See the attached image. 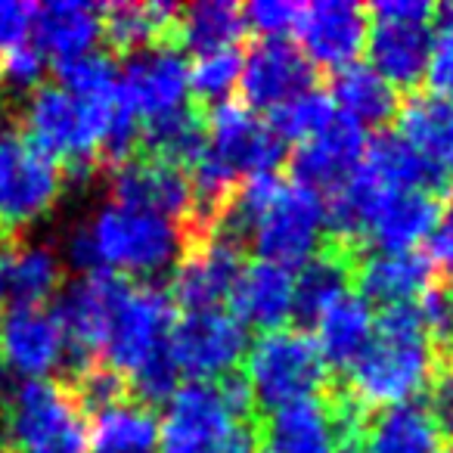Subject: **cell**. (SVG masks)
<instances>
[{"instance_id": "6da1fadb", "label": "cell", "mask_w": 453, "mask_h": 453, "mask_svg": "<svg viewBox=\"0 0 453 453\" xmlns=\"http://www.w3.org/2000/svg\"><path fill=\"white\" fill-rule=\"evenodd\" d=\"M438 372L434 333L419 304L385 308L366 351L348 370V397L360 407H403L432 388Z\"/></svg>"}, {"instance_id": "7a4b0ae2", "label": "cell", "mask_w": 453, "mask_h": 453, "mask_svg": "<svg viewBox=\"0 0 453 453\" xmlns=\"http://www.w3.org/2000/svg\"><path fill=\"white\" fill-rule=\"evenodd\" d=\"M84 234L94 249V258L100 271H112L121 277H152L158 271L177 267V261L187 252L183 226L168 218H158L150 211L125 208L109 202L88 220Z\"/></svg>"}, {"instance_id": "3957f363", "label": "cell", "mask_w": 453, "mask_h": 453, "mask_svg": "<svg viewBox=\"0 0 453 453\" xmlns=\"http://www.w3.org/2000/svg\"><path fill=\"white\" fill-rule=\"evenodd\" d=\"M65 187L63 165L22 134L10 103L0 106V236H19L22 226L44 218Z\"/></svg>"}, {"instance_id": "277c9868", "label": "cell", "mask_w": 453, "mask_h": 453, "mask_svg": "<svg viewBox=\"0 0 453 453\" xmlns=\"http://www.w3.org/2000/svg\"><path fill=\"white\" fill-rule=\"evenodd\" d=\"M326 370L314 335L289 326L261 333L242 357V376L249 379L255 407L267 413L283 403L320 395Z\"/></svg>"}, {"instance_id": "5b68a950", "label": "cell", "mask_w": 453, "mask_h": 453, "mask_svg": "<svg viewBox=\"0 0 453 453\" xmlns=\"http://www.w3.org/2000/svg\"><path fill=\"white\" fill-rule=\"evenodd\" d=\"M360 403L345 395H314L255 422L258 453H351L360 434Z\"/></svg>"}, {"instance_id": "8992f818", "label": "cell", "mask_w": 453, "mask_h": 453, "mask_svg": "<svg viewBox=\"0 0 453 453\" xmlns=\"http://www.w3.org/2000/svg\"><path fill=\"white\" fill-rule=\"evenodd\" d=\"M84 441V416L59 379H22L0 395V447L47 450Z\"/></svg>"}, {"instance_id": "52a82bcc", "label": "cell", "mask_w": 453, "mask_h": 453, "mask_svg": "<svg viewBox=\"0 0 453 453\" xmlns=\"http://www.w3.org/2000/svg\"><path fill=\"white\" fill-rule=\"evenodd\" d=\"M326 230V199L296 180H280L255 218L249 252L292 271L320 252Z\"/></svg>"}, {"instance_id": "ba28073f", "label": "cell", "mask_w": 453, "mask_h": 453, "mask_svg": "<svg viewBox=\"0 0 453 453\" xmlns=\"http://www.w3.org/2000/svg\"><path fill=\"white\" fill-rule=\"evenodd\" d=\"M372 13L366 53L370 65L391 88H416L432 59V4L426 0H379Z\"/></svg>"}, {"instance_id": "9c48e42d", "label": "cell", "mask_w": 453, "mask_h": 453, "mask_svg": "<svg viewBox=\"0 0 453 453\" xmlns=\"http://www.w3.org/2000/svg\"><path fill=\"white\" fill-rule=\"evenodd\" d=\"M348 196L357 211L360 242H370L372 252H407L428 240L438 220V199L426 189H382L366 174L351 177Z\"/></svg>"}, {"instance_id": "30bf717a", "label": "cell", "mask_w": 453, "mask_h": 453, "mask_svg": "<svg viewBox=\"0 0 453 453\" xmlns=\"http://www.w3.org/2000/svg\"><path fill=\"white\" fill-rule=\"evenodd\" d=\"M174 323L177 308L168 289L134 280L112 311L100 360L131 379L146 360L168 348Z\"/></svg>"}, {"instance_id": "8fae6325", "label": "cell", "mask_w": 453, "mask_h": 453, "mask_svg": "<svg viewBox=\"0 0 453 453\" xmlns=\"http://www.w3.org/2000/svg\"><path fill=\"white\" fill-rule=\"evenodd\" d=\"M171 357L180 376H193V382H214L240 366L249 351V333L236 314L224 308L187 311L171 329Z\"/></svg>"}, {"instance_id": "7c38bea8", "label": "cell", "mask_w": 453, "mask_h": 453, "mask_svg": "<svg viewBox=\"0 0 453 453\" xmlns=\"http://www.w3.org/2000/svg\"><path fill=\"white\" fill-rule=\"evenodd\" d=\"M246 426L255 422L234 416L214 382H187L168 401L158 444L162 453H218Z\"/></svg>"}, {"instance_id": "4fadbf2b", "label": "cell", "mask_w": 453, "mask_h": 453, "mask_svg": "<svg viewBox=\"0 0 453 453\" xmlns=\"http://www.w3.org/2000/svg\"><path fill=\"white\" fill-rule=\"evenodd\" d=\"M317 88V69L311 59L286 38H261L242 57L240 94L242 106L252 112L258 109H280L283 103L296 100L298 94Z\"/></svg>"}, {"instance_id": "5bb4252c", "label": "cell", "mask_w": 453, "mask_h": 453, "mask_svg": "<svg viewBox=\"0 0 453 453\" xmlns=\"http://www.w3.org/2000/svg\"><path fill=\"white\" fill-rule=\"evenodd\" d=\"M109 193L115 205L158 214L180 226H187L196 211V193L187 171L150 156H134L131 162L112 168Z\"/></svg>"}, {"instance_id": "9a60e30c", "label": "cell", "mask_w": 453, "mask_h": 453, "mask_svg": "<svg viewBox=\"0 0 453 453\" xmlns=\"http://www.w3.org/2000/svg\"><path fill=\"white\" fill-rule=\"evenodd\" d=\"M246 267V252L234 242L208 236L183 252L171 273L168 296L174 308L187 311H211L220 308L224 298L234 296V286Z\"/></svg>"}, {"instance_id": "2e32d148", "label": "cell", "mask_w": 453, "mask_h": 453, "mask_svg": "<svg viewBox=\"0 0 453 453\" xmlns=\"http://www.w3.org/2000/svg\"><path fill=\"white\" fill-rule=\"evenodd\" d=\"M302 53L314 69L342 72L360 59L370 38V13L351 0H317L298 22Z\"/></svg>"}, {"instance_id": "e0dca14e", "label": "cell", "mask_w": 453, "mask_h": 453, "mask_svg": "<svg viewBox=\"0 0 453 453\" xmlns=\"http://www.w3.org/2000/svg\"><path fill=\"white\" fill-rule=\"evenodd\" d=\"M121 94L140 115V121L158 119L174 109L187 106L189 69L177 47L158 44L125 57L121 65Z\"/></svg>"}, {"instance_id": "ac0fdd59", "label": "cell", "mask_w": 453, "mask_h": 453, "mask_svg": "<svg viewBox=\"0 0 453 453\" xmlns=\"http://www.w3.org/2000/svg\"><path fill=\"white\" fill-rule=\"evenodd\" d=\"M364 127H357L354 121L342 119L335 112V119L320 134L298 143V150L292 152V180L314 189V193H320L326 199V196H333L335 189H342L357 174L360 162H364Z\"/></svg>"}, {"instance_id": "d6986e66", "label": "cell", "mask_w": 453, "mask_h": 453, "mask_svg": "<svg viewBox=\"0 0 453 453\" xmlns=\"http://www.w3.org/2000/svg\"><path fill=\"white\" fill-rule=\"evenodd\" d=\"M65 366V333L47 308H16L0 320V370L44 379Z\"/></svg>"}, {"instance_id": "ffe728a7", "label": "cell", "mask_w": 453, "mask_h": 453, "mask_svg": "<svg viewBox=\"0 0 453 453\" xmlns=\"http://www.w3.org/2000/svg\"><path fill=\"white\" fill-rule=\"evenodd\" d=\"M63 286V265L53 252L26 246L19 236L0 240V308H44Z\"/></svg>"}, {"instance_id": "44dd1931", "label": "cell", "mask_w": 453, "mask_h": 453, "mask_svg": "<svg viewBox=\"0 0 453 453\" xmlns=\"http://www.w3.org/2000/svg\"><path fill=\"white\" fill-rule=\"evenodd\" d=\"M360 298L366 304H413L432 289V261L419 249L407 252H370L354 271Z\"/></svg>"}, {"instance_id": "7402d4cb", "label": "cell", "mask_w": 453, "mask_h": 453, "mask_svg": "<svg viewBox=\"0 0 453 453\" xmlns=\"http://www.w3.org/2000/svg\"><path fill=\"white\" fill-rule=\"evenodd\" d=\"M230 302L242 326H255L261 333L283 329L296 302V273L271 261H252L242 267Z\"/></svg>"}, {"instance_id": "603a6c76", "label": "cell", "mask_w": 453, "mask_h": 453, "mask_svg": "<svg viewBox=\"0 0 453 453\" xmlns=\"http://www.w3.org/2000/svg\"><path fill=\"white\" fill-rule=\"evenodd\" d=\"M360 174H366L382 189H426V193H434L447 183V177L397 131H382L372 140H366Z\"/></svg>"}, {"instance_id": "cb8c5ba5", "label": "cell", "mask_w": 453, "mask_h": 453, "mask_svg": "<svg viewBox=\"0 0 453 453\" xmlns=\"http://www.w3.org/2000/svg\"><path fill=\"white\" fill-rule=\"evenodd\" d=\"M35 38L38 50L53 63L75 59L81 53H90L96 38L103 35V7L81 4V0H59L47 4L35 13Z\"/></svg>"}, {"instance_id": "d4e9b609", "label": "cell", "mask_w": 453, "mask_h": 453, "mask_svg": "<svg viewBox=\"0 0 453 453\" xmlns=\"http://www.w3.org/2000/svg\"><path fill=\"white\" fill-rule=\"evenodd\" d=\"M434 416L419 403L379 410L366 428H360L354 453H444Z\"/></svg>"}, {"instance_id": "484cf974", "label": "cell", "mask_w": 453, "mask_h": 453, "mask_svg": "<svg viewBox=\"0 0 453 453\" xmlns=\"http://www.w3.org/2000/svg\"><path fill=\"white\" fill-rule=\"evenodd\" d=\"M177 4H112L103 7V35L115 53L131 57L158 44L177 47Z\"/></svg>"}, {"instance_id": "4316f807", "label": "cell", "mask_w": 453, "mask_h": 453, "mask_svg": "<svg viewBox=\"0 0 453 453\" xmlns=\"http://www.w3.org/2000/svg\"><path fill=\"white\" fill-rule=\"evenodd\" d=\"M354 265L345 246H323L311 261H304L296 277L292 317L302 323H317L339 298L351 296Z\"/></svg>"}, {"instance_id": "83f0119b", "label": "cell", "mask_w": 453, "mask_h": 453, "mask_svg": "<svg viewBox=\"0 0 453 453\" xmlns=\"http://www.w3.org/2000/svg\"><path fill=\"white\" fill-rule=\"evenodd\" d=\"M329 100H333L335 112L342 119L354 121L364 131L366 127H382L385 121L397 119V112H401L397 90L372 65L364 63H354L348 69L335 72Z\"/></svg>"}, {"instance_id": "f1b7e54d", "label": "cell", "mask_w": 453, "mask_h": 453, "mask_svg": "<svg viewBox=\"0 0 453 453\" xmlns=\"http://www.w3.org/2000/svg\"><path fill=\"white\" fill-rule=\"evenodd\" d=\"M397 134L413 143L444 177L453 174V100L416 94L397 112Z\"/></svg>"}, {"instance_id": "f546056e", "label": "cell", "mask_w": 453, "mask_h": 453, "mask_svg": "<svg viewBox=\"0 0 453 453\" xmlns=\"http://www.w3.org/2000/svg\"><path fill=\"white\" fill-rule=\"evenodd\" d=\"M208 143L205 112L193 103L174 109L158 119L140 121V150L137 156H150L158 162H171L177 168H193Z\"/></svg>"}, {"instance_id": "4dcf8cb0", "label": "cell", "mask_w": 453, "mask_h": 453, "mask_svg": "<svg viewBox=\"0 0 453 453\" xmlns=\"http://www.w3.org/2000/svg\"><path fill=\"white\" fill-rule=\"evenodd\" d=\"M246 32L249 28L242 7H236L230 0H202V4L180 7L177 47H187L196 59L211 57V53L236 50Z\"/></svg>"}, {"instance_id": "1f68e13d", "label": "cell", "mask_w": 453, "mask_h": 453, "mask_svg": "<svg viewBox=\"0 0 453 453\" xmlns=\"http://www.w3.org/2000/svg\"><path fill=\"white\" fill-rule=\"evenodd\" d=\"M317 326V348H320L326 366H339V370H351L354 360L366 351L376 329V317L372 308L360 296H345L314 323Z\"/></svg>"}, {"instance_id": "d6a6232c", "label": "cell", "mask_w": 453, "mask_h": 453, "mask_svg": "<svg viewBox=\"0 0 453 453\" xmlns=\"http://www.w3.org/2000/svg\"><path fill=\"white\" fill-rule=\"evenodd\" d=\"M84 434H88L90 453H156L162 432L150 407L125 401L96 413Z\"/></svg>"}, {"instance_id": "836d02e7", "label": "cell", "mask_w": 453, "mask_h": 453, "mask_svg": "<svg viewBox=\"0 0 453 453\" xmlns=\"http://www.w3.org/2000/svg\"><path fill=\"white\" fill-rule=\"evenodd\" d=\"M53 75H57L59 88L69 90L78 100H103L119 90V65H115L112 53L103 50L53 63Z\"/></svg>"}, {"instance_id": "e575fe53", "label": "cell", "mask_w": 453, "mask_h": 453, "mask_svg": "<svg viewBox=\"0 0 453 453\" xmlns=\"http://www.w3.org/2000/svg\"><path fill=\"white\" fill-rule=\"evenodd\" d=\"M242 75V57L236 50L211 53V57H199L189 69V94H193V106L202 112L220 106L230 100L236 88H240Z\"/></svg>"}, {"instance_id": "d590c367", "label": "cell", "mask_w": 453, "mask_h": 453, "mask_svg": "<svg viewBox=\"0 0 453 453\" xmlns=\"http://www.w3.org/2000/svg\"><path fill=\"white\" fill-rule=\"evenodd\" d=\"M335 119V106L326 90L314 88L298 94L296 100L283 103L271 112V127L286 140V143H304L314 134H320L329 121Z\"/></svg>"}, {"instance_id": "8d00e7d4", "label": "cell", "mask_w": 453, "mask_h": 453, "mask_svg": "<svg viewBox=\"0 0 453 453\" xmlns=\"http://www.w3.org/2000/svg\"><path fill=\"white\" fill-rule=\"evenodd\" d=\"M304 7L292 4V0H255L249 7H242L249 32H258L261 38H286L296 32L302 22Z\"/></svg>"}, {"instance_id": "74e56055", "label": "cell", "mask_w": 453, "mask_h": 453, "mask_svg": "<svg viewBox=\"0 0 453 453\" xmlns=\"http://www.w3.org/2000/svg\"><path fill=\"white\" fill-rule=\"evenodd\" d=\"M428 84L432 94L453 100V7L441 13V26L432 41V59H428Z\"/></svg>"}, {"instance_id": "f35d334b", "label": "cell", "mask_w": 453, "mask_h": 453, "mask_svg": "<svg viewBox=\"0 0 453 453\" xmlns=\"http://www.w3.org/2000/svg\"><path fill=\"white\" fill-rule=\"evenodd\" d=\"M44 72H47V57L38 47H19V50L7 53V63L0 69V78L10 81L16 90H38L44 84Z\"/></svg>"}, {"instance_id": "ab89813d", "label": "cell", "mask_w": 453, "mask_h": 453, "mask_svg": "<svg viewBox=\"0 0 453 453\" xmlns=\"http://www.w3.org/2000/svg\"><path fill=\"white\" fill-rule=\"evenodd\" d=\"M35 4H22V0H0V53L19 50L26 47L28 32L35 28Z\"/></svg>"}, {"instance_id": "60d3db41", "label": "cell", "mask_w": 453, "mask_h": 453, "mask_svg": "<svg viewBox=\"0 0 453 453\" xmlns=\"http://www.w3.org/2000/svg\"><path fill=\"white\" fill-rule=\"evenodd\" d=\"M426 242H428V261H432V267L438 265L441 271L453 273V202L438 211V220H434Z\"/></svg>"}, {"instance_id": "b9f144b4", "label": "cell", "mask_w": 453, "mask_h": 453, "mask_svg": "<svg viewBox=\"0 0 453 453\" xmlns=\"http://www.w3.org/2000/svg\"><path fill=\"white\" fill-rule=\"evenodd\" d=\"M428 413L434 416L441 434H450V438H453V376L444 379V382L434 388V397H432V407H428Z\"/></svg>"}, {"instance_id": "7bdbcfd3", "label": "cell", "mask_w": 453, "mask_h": 453, "mask_svg": "<svg viewBox=\"0 0 453 453\" xmlns=\"http://www.w3.org/2000/svg\"><path fill=\"white\" fill-rule=\"evenodd\" d=\"M0 453H84V441H75V444L47 447V450H7V447H0Z\"/></svg>"}, {"instance_id": "ee69618b", "label": "cell", "mask_w": 453, "mask_h": 453, "mask_svg": "<svg viewBox=\"0 0 453 453\" xmlns=\"http://www.w3.org/2000/svg\"><path fill=\"white\" fill-rule=\"evenodd\" d=\"M447 298H450V308H453V289H447Z\"/></svg>"}, {"instance_id": "f6af8a7d", "label": "cell", "mask_w": 453, "mask_h": 453, "mask_svg": "<svg viewBox=\"0 0 453 453\" xmlns=\"http://www.w3.org/2000/svg\"><path fill=\"white\" fill-rule=\"evenodd\" d=\"M444 453H453V447H447V450H444Z\"/></svg>"}, {"instance_id": "bcb514c9", "label": "cell", "mask_w": 453, "mask_h": 453, "mask_svg": "<svg viewBox=\"0 0 453 453\" xmlns=\"http://www.w3.org/2000/svg\"><path fill=\"white\" fill-rule=\"evenodd\" d=\"M0 240H4V236H0Z\"/></svg>"}]
</instances>
